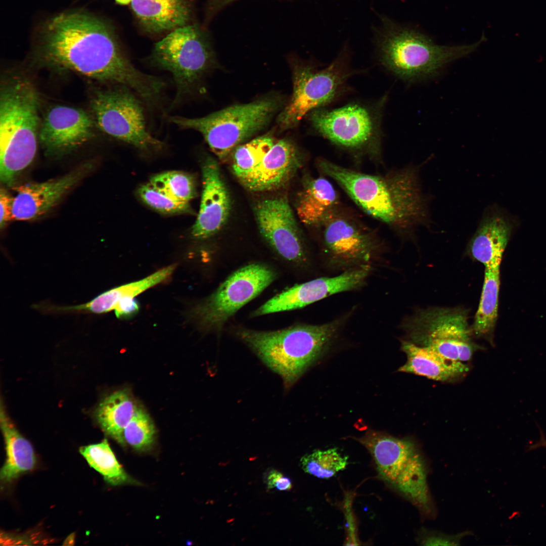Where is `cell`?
Segmentation results:
<instances>
[{
	"instance_id": "obj_1",
	"label": "cell",
	"mask_w": 546,
	"mask_h": 546,
	"mask_svg": "<svg viewBox=\"0 0 546 546\" xmlns=\"http://www.w3.org/2000/svg\"><path fill=\"white\" fill-rule=\"evenodd\" d=\"M42 32L41 52L51 64L124 85L149 108H157L165 101L166 81L136 68L109 26L98 18L81 12L63 13L50 19Z\"/></svg>"
},
{
	"instance_id": "obj_2",
	"label": "cell",
	"mask_w": 546,
	"mask_h": 546,
	"mask_svg": "<svg viewBox=\"0 0 546 546\" xmlns=\"http://www.w3.org/2000/svg\"><path fill=\"white\" fill-rule=\"evenodd\" d=\"M318 165L366 213L401 235L413 238L418 227L430 226L429 198L422 188L420 166H410L377 175L354 171L325 159L320 160Z\"/></svg>"
},
{
	"instance_id": "obj_3",
	"label": "cell",
	"mask_w": 546,
	"mask_h": 546,
	"mask_svg": "<svg viewBox=\"0 0 546 546\" xmlns=\"http://www.w3.org/2000/svg\"><path fill=\"white\" fill-rule=\"evenodd\" d=\"M346 318L274 331L240 329L236 335L291 387L331 347Z\"/></svg>"
},
{
	"instance_id": "obj_4",
	"label": "cell",
	"mask_w": 546,
	"mask_h": 546,
	"mask_svg": "<svg viewBox=\"0 0 546 546\" xmlns=\"http://www.w3.org/2000/svg\"><path fill=\"white\" fill-rule=\"evenodd\" d=\"M484 40L482 35L471 44L438 45L418 30L386 17L376 34L382 64L396 76L410 82L436 76L445 65L475 51Z\"/></svg>"
},
{
	"instance_id": "obj_5",
	"label": "cell",
	"mask_w": 546,
	"mask_h": 546,
	"mask_svg": "<svg viewBox=\"0 0 546 546\" xmlns=\"http://www.w3.org/2000/svg\"><path fill=\"white\" fill-rule=\"evenodd\" d=\"M39 98L24 79L12 78L0 95V179L13 186L17 176L32 161L38 138Z\"/></svg>"
},
{
	"instance_id": "obj_6",
	"label": "cell",
	"mask_w": 546,
	"mask_h": 546,
	"mask_svg": "<svg viewBox=\"0 0 546 546\" xmlns=\"http://www.w3.org/2000/svg\"><path fill=\"white\" fill-rule=\"evenodd\" d=\"M214 61L208 37L195 25L176 28L155 44L148 61L153 67L170 73L175 85V94L168 111L198 94Z\"/></svg>"
},
{
	"instance_id": "obj_7",
	"label": "cell",
	"mask_w": 546,
	"mask_h": 546,
	"mask_svg": "<svg viewBox=\"0 0 546 546\" xmlns=\"http://www.w3.org/2000/svg\"><path fill=\"white\" fill-rule=\"evenodd\" d=\"M281 106L279 98L270 97L231 106L201 117H167L180 129L200 132L212 152L222 160L242 142L266 127Z\"/></svg>"
},
{
	"instance_id": "obj_8",
	"label": "cell",
	"mask_w": 546,
	"mask_h": 546,
	"mask_svg": "<svg viewBox=\"0 0 546 546\" xmlns=\"http://www.w3.org/2000/svg\"><path fill=\"white\" fill-rule=\"evenodd\" d=\"M357 439L371 453L381 478L418 507L431 504L426 465L414 441L371 429Z\"/></svg>"
},
{
	"instance_id": "obj_9",
	"label": "cell",
	"mask_w": 546,
	"mask_h": 546,
	"mask_svg": "<svg viewBox=\"0 0 546 546\" xmlns=\"http://www.w3.org/2000/svg\"><path fill=\"white\" fill-rule=\"evenodd\" d=\"M468 311L461 307L421 309L401 323L406 340L448 360L464 362L481 348L472 340Z\"/></svg>"
},
{
	"instance_id": "obj_10",
	"label": "cell",
	"mask_w": 546,
	"mask_h": 546,
	"mask_svg": "<svg viewBox=\"0 0 546 546\" xmlns=\"http://www.w3.org/2000/svg\"><path fill=\"white\" fill-rule=\"evenodd\" d=\"M92 108L97 125L108 136L144 152L156 151L164 147V143L149 130L146 105L128 87L115 85L98 92Z\"/></svg>"
},
{
	"instance_id": "obj_11",
	"label": "cell",
	"mask_w": 546,
	"mask_h": 546,
	"mask_svg": "<svg viewBox=\"0 0 546 546\" xmlns=\"http://www.w3.org/2000/svg\"><path fill=\"white\" fill-rule=\"evenodd\" d=\"M345 50L323 69L307 65L295 67L291 99L277 118L281 129L295 127L304 116L324 108L344 92L348 79L352 74L348 66V52Z\"/></svg>"
},
{
	"instance_id": "obj_12",
	"label": "cell",
	"mask_w": 546,
	"mask_h": 546,
	"mask_svg": "<svg viewBox=\"0 0 546 546\" xmlns=\"http://www.w3.org/2000/svg\"><path fill=\"white\" fill-rule=\"evenodd\" d=\"M271 268L252 263L234 272L218 289L192 311L202 327L220 329L240 308L257 296L275 279Z\"/></svg>"
},
{
	"instance_id": "obj_13",
	"label": "cell",
	"mask_w": 546,
	"mask_h": 546,
	"mask_svg": "<svg viewBox=\"0 0 546 546\" xmlns=\"http://www.w3.org/2000/svg\"><path fill=\"white\" fill-rule=\"evenodd\" d=\"M381 107L351 103L342 107L312 111V128L333 143L350 150L373 147L380 134Z\"/></svg>"
},
{
	"instance_id": "obj_14",
	"label": "cell",
	"mask_w": 546,
	"mask_h": 546,
	"mask_svg": "<svg viewBox=\"0 0 546 546\" xmlns=\"http://www.w3.org/2000/svg\"><path fill=\"white\" fill-rule=\"evenodd\" d=\"M318 228L324 260L332 269L345 271L371 265L378 252L379 243L372 232L337 210Z\"/></svg>"
},
{
	"instance_id": "obj_15",
	"label": "cell",
	"mask_w": 546,
	"mask_h": 546,
	"mask_svg": "<svg viewBox=\"0 0 546 546\" xmlns=\"http://www.w3.org/2000/svg\"><path fill=\"white\" fill-rule=\"evenodd\" d=\"M372 270L371 265H365L336 276L318 278L296 285L268 300L251 315L295 310L334 294L357 290L364 286Z\"/></svg>"
},
{
	"instance_id": "obj_16",
	"label": "cell",
	"mask_w": 546,
	"mask_h": 546,
	"mask_svg": "<svg viewBox=\"0 0 546 546\" xmlns=\"http://www.w3.org/2000/svg\"><path fill=\"white\" fill-rule=\"evenodd\" d=\"M255 214L261 234L283 258L304 264L308 255L293 211L283 198L268 199L258 203Z\"/></svg>"
},
{
	"instance_id": "obj_17",
	"label": "cell",
	"mask_w": 546,
	"mask_h": 546,
	"mask_svg": "<svg viewBox=\"0 0 546 546\" xmlns=\"http://www.w3.org/2000/svg\"><path fill=\"white\" fill-rule=\"evenodd\" d=\"M94 122L81 109L56 106L46 113L38 138L45 154L58 157L76 149L93 135Z\"/></svg>"
},
{
	"instance_id": "obj_18",
	"label": "cell",
	"mask_w": 546,
	"mask_h": 546,
	"mask_svg": "<svg viewBox=\"0 0 546 546\" xmlns=\"http://www.w3.org/2000/svg\"><path fill=\"white\" fill-rule=\"evenodd\" d=\"M92 167L91 164L85 163L59 178L14 187L17 195L13 198L12 219L29 220L45 214L89 171Z\"/></svg>"
},
{
	"instance_id": "obj_19",
	"label": "cell",
	"mask_w": 546,
	"mask_h": 546,
	"mask_svg": "<svg viewBox=\"0 0 546 546\" xmlns=\"http://www.w3.org/2000/svg\"><path fill=\"white\" fill-rule=\"evenodd\" d=\"M203 190L198 217L192 229L196 239H206L218 232L230 214V195L215 159L208 157L202 167Z\"/></svg>"
},
{
	"instance_id": "obj_20",
	"label": "cell",
	"mask_w": 546,
	"mask_h": 546,
	"mask_svg": "<svg viewBox=\"0 0 546 546\" xmlns=\"http://www.w3.org/2000/svg\"><path fill=\"white\" fill-rule=\"evenodd\" d=\"M301 165L299 150L290 140L276 141L259 164L241 182L255 192L275 190L284 185Z\"/></svg>"
},
{
	"instance_id": "obj_21",
	"label": "cell",
	"mask_w": 546,
	"mask_h": 546,
	"mask_svg": "<svg viewBox=\"0 0 546 546\" xmlns=\"http://www.w3.org/2000/svg\"><path fill=\"white\" fill-rule=\"evenodd\" d=\"M512 226L498 211L486 209L467 247L469 256L485 268L500 267Z\"/></svg>"
},
{
	"instance_id": "obj_22",
	"label": "cell",
	"mask_w": 546,
	"mask_h": 546,
	"mask_svg": "<svg viewBox=\"0 0 546 546\" xmlns=\"http://www.w3.org/2000/svg\"><path fill=\"white\" fill-rule=\"evenodd\" d=\"M401 350L406 354V362L398 371L411 373L435 381L446 382L457 379L469 370L464 362L448 360L433 350L401 340Z\"/></svg>"
},
{
	"instance_id": "obj_23",
	"label": "cell",
	"mask_w": 546,
	"mask_h": 546,
	"mask_svg": "<svg viewBox=\"0 0 546 546\" xmlns=\"http://www.w3.org/2000/svg\"><path fill=\"white\" fill-rule=\"evenodd\" d=\"M131 8L143 27L152 33L170 32L188 25L189 0H132Z\"/></svg>"
},
{
	"instance_id": "obj_24",
	"label": "cell",
	"mask_w": 546,
	"mask_h": 546,
	"mask_svg": "<svg viewBox=\"0 0 546 546\" xmlns=\"http://www.w3.org/2000/svg\"><path fill=\"white\" fill-rule=\"evenodd\" d=\"M339 198L331 183L325 177L307 180L298 195L296 212L300 221L308 226H318L337 210Z\"/></svg>"
},
{
	"instance_id": "obj_25",
	"label": "cell",
	"mask_w": 546,
	"mask_h": 546,
	"mask_svg": "<svg viewBox=\"0 0 546 546\" xmlns=\"http://www.w3.org/2000/svg\"><path fill=\"white\" fill-rule=\"evenodd\" d=\"M0 423L7 455L6 462L1 470L0 477L3 483H8L20 474L33 469L36 459L31 443L12 424L2 403Z\"/></svg>"
},
{
	"instance_id": "obj_26",
	"label": "cell",
	"mask_w": 546,
	"mask_h": 546,
	"mask_svg": "<svg viewBox=\"0 0 546 546\" xmlns=\"http://www.w3.org/2000/svg\"><path fill=\"white\" fill-rule=\"evenodd\" d=\"M139 408L131 394L124 389L105 397L97 407L95 416L103 431L124 445V429Z\"/></svg>"
},
{
	"instance_id": "obj_27",
	"label": "cell",
	"mask_w": 546,
	"mask_h": 546,
	"mask_svg": "<svg viewBox=\"0 0 546 546\" xmlns=\"http://www.w3.org/2000/svg\"><path fill=\"white\" fill-rule=\"evenodd\" d=\"M499 268H485L481 298L471 326L473 336L485 339L492 344L498 316Z\"/></svg>"
},
{
	"instance_id": "obj_28",
	"label": "cell",
	"mask_w": 546,
	"mask_h": 546,
	"mask_svg": "<svg viewBox=\"0 0 546 546\" xmlns=\"http://www.w3.org/2000/svg\"><path fill=\"white\" fill-rule=\"evenodd\" d=\"M79 451L89 466L112 485L137 484L119 463L107 439L81 447Z\"/></svg>"
},
{
	"instance_id": "obj_29",
	"label": "cell",
	"mask_w": 546,
	"mask_h": 546,
	"mask_svg": "<svg viewBox=\"0 0 546 546\" xmlns=\"http://www.w3.org/2000/svg\"><path fill=\"white\" fill-rule=\"evenodd\" d=\"M176 267L172 264L164 267L139 281L125 284L107 291L96 297L101 313L114 309L118 301L126 297L135 296L166 280Z\"/></svg>"
},
{
	"instance_id": "obj_30",
	"label": "cell",
	"mask_w": 546,
	"mask_h": 546,
	"mask_svg": "<svg viewBox=\"0 0 546 546\" xmlns=\"http://www.w3.org/2000/svg\"><path fill=\"white\" fill-rule=\"evenodd\" d=\"M276 142L271 136L264 135L234 149L232 153V170L240 181L259 164Z\"/></svg>"
},
{
	"instance_id": "obj_31",
	"label": "cell",
	"mask_w": 546,
	"mask_h": 546,
	"mask_svg": "<svg viewBox=\"0 0 546 546\" xmlns=\"http://www.w3.org/2000/svg\"><path fill=\"white\" fill-rule=\"evenodd\" d=\"M347 456H342L336 448L315 450L300 459V465L306 473L318 478L328 479L344 470L348 465Z\"/></svg>"
},
{
	"instance_id": "obj_32",
	"label": "cell",
	"mask_w": 546,
	"mask_h": 546,
	"mask_svg": "<svg viewBox=\"0 0 546 546\" xmlns=\"http://www.w3.org/2000/svg\"><path fill=\"white\" fill-rule=\"evenodd\" d=\"M150 183L170 197L180 201L188 202L196 194V185L191 174L178 171H170L152 177Z\"/></svg>"
},
{
	"instance_id": "obj_33",
	"label": "cell",
	"mask_w": 546,
	"mask_h": 546,
	"mask_svg": "<svg viewBox=\"0 0 546 546\" xmlns=\"http://www.w3.org/2000/svg\"><path fill=\"white\" fill-rule=\"evenodd\" d=\"M155 433L151 418L140 407L124 429V445L128 444L138 451H146L153 444Z\"/></svg>"
},
{
	"instance_id": "obj_34",
	"label": "cell",
	"mask_w": 546,
	"mask_h": 546,
	"mask_svg": "<svg viewBox=\"0 0 546 546\" xmlns=\"http://www.w3.org/2000/svg\"><path fill=\"white\" fill-rule=\"evenodd\" d=\"M141 200L147 205L165 214L191 213L188 202L176 200L155 188L150 183L141 186L138 190Z\"/></svg>"
},
{
	"instance_id": "obj_35",
	"label": "cell",
	"mask_w": 546,
	"mask_h": 546,
	"mask_svg": "<svg viewBox=\"0 0 546 546\" xmlns=\"http://www.w3.org/2000/svg\"><path fill=\"white\" fill-rule=\"evenodd\" d=\"M463 534L449 535L438 533L433 531H424L420 535V542L425 545H459Z\"/></svg>"
},
{
	"instance_id": "obj_36",
	"label": "cell",
	"mask_w": 546,
	"mask_h": 546,
	"mask_svg": "<svg viewBox=\"0 0 546 546\" xmlns=\"http://www.w3.org/2000/svg\"><path fill=\"white\" fill-rule=\"evenodd\" d=\"M139 308V304L134 297H126L118 301L114 308V311L118 318L127 319L135 315Z\"/></svg>"
},
{
	"instance_id": "obj_37",
	"label": "cell",
	"mask_w": 546,
	"mask_h": 546,
	"mask_svg": "<svg viewBox=\"0 0 546 546\" xmlns=\"http://www.w3.org/2000/svg\"><path fill=\"white\" fill-rule=\"evenodd\" d=\"M13 198L6 189L1 188L0 192V226L4 228L12 219Z\"/></svg>"
},
{
	"instance_id": "obj_38",
	"label": "cell",
	"mask_w": 546,
	"mask_h": 546,
	"mask_svg": "<svg viewBox=\"0 0 546 546\" xmlns=\"http://www.w3.org/2000/svg\"><path fill=\"white\" fill-rule=\"evenodd\" d=\"M283 474L278 470L271 469L269 470L265 477V482L268 489L275 488L276 484Z\"/></svg>"
},
{
	"instance_id": "obj_39",
	"label": "cell",
	"mask_w": 546,
	"mask_h": 546,
	"mask_svg": "<svg viewBox=\"0 0 546 546\" xmlns=\"http://www.w3.org/2000/svg\"><path fill=\"white\" fill-rule=\"evenodd\" d=\"M292 487V482L290 478L283 475L277 481L275 488L281 491H287Z\"/></svg>"
},
{
	"instance_id": "obj_40",
	"label": "cell",
	"mask_w": 546,
	"mask_h": 546,
	"mask_svg": "<svg viewBox=\"0 0 546 546\" xmlns=\"http://www.w3.org/2000/svg\"><path fill=\"white\" fill-rule=\"evenodd\" d=\"M237 0H211L214 10H218Z\"/></svg>"
},
{
	"instance_id": "obj_41",
	"label": "cell",
	"mask_w": 546,
	"mask_h": 546,
	"mask_svg": "<svg viewBox=\"0 0 546 546\" xmlns=\"http://www.w3.org/2000/svg\"><path fill=\"white\" fill-rule=\"evenodd\" d=\"M539 447H545L546 448V438L543 435V433L540 430V438L535 443L531 444L529 447V449H535Z\"/></svg>"
},
{
	"instance_id": "obj_42",
	"label": "cell",
	"mask_w": 546,
	"mask_h": 546,
	"mask_svg": "<svg viewBox=\"0 0 546 546\" xmlns=\"http://www.w3.org/2000/svg\"><path fill=\"white\" fill-rule=\"evenodd\" d=\"M75 541V534L74 533H71L70 534L64 541V545H73Z\"/></svg>"
},
{
	"instance_id": "obj_43",
	"label": "cell",
	"mask_w": 546,
	"mask_h": 546,
	"mask_svg": "<svg viewBox=\"0 0 546 546\" xmlns=\"http://www.w3.org/2000/svg\"><path fill=\"white\" fill-rule=\"evenodd\" d=\"M116 2L120 5H127L130 3L132 0H115Z\"/></svg>"
}]
</instances>
